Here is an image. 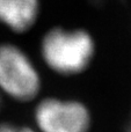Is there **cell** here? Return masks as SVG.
Here are the masks:
<instances>
[{"instance_id": "8992f818", "label": "cell", "mask_w": 131, "mask_h": 132, "mask_svg": "<svg viewBox=\"0 0 131 132\" xmlns=\"http://www.w3.org/2000/svg\"><path fill=\"white\" fill-rule=\"evenodd\" d=\"M128 132H131V121H130V124H129V128H128Z\"/></svg>"}, {"instance_id": "5b68a950", "label": "cell", "mask_w": 131, "mask_h": 132, "mask_svg": "<svg viewBox=\"0 0 131 132\" xmlns=\"http://www.w3.org/2000/svg\"><path fill=\"white\" fill-rule=\"evenodd\" d=\"M0 132H34L27 126H19L14 124H2L0 125Z\"/></svg>"}, {"instance_id": "7a4b0ae2", "label": "cell", "mask_w": 131, "mask_h": 132, "mask_svg": "<svg viewBox=\"0 0 131 132\" xmlns=\"http://www.w3.org/2000/svg\"><path fill=\"white\" fill-rule=\"evenodd\" d=\"M39 74L28 55L14 44L0 45V89L16 101H29L38 94Z\"/></svg>"}, {"instance_id": "6da1fadb", "label": "cell", "mask_w": 131, "mask_h": 132, "mask_svg": "<svg viewBox=\"0 0 131 132\" xmlns=\"http://www.w3.org/2000/svg\"><path fill=\"white\" fill-rule=\"evenodd\" d=\"M94 41L83 29L53 28L44 35L41 55L56 73L72 75L83 72L94 56Z\"/></svg>"}, {"instance_id": "3957f363", "label": "cell", "mask_w": 131, "mask_h": 132, "mask_svg": "<svg viewBox=\"0 0 131 132\" xmlns=\"http://www.w3.org/2000/svg\"><path fill=\"white\" fill-rule=\"evenodd\" d=\"M35 121L42 132H87L91 125L89 112L83 103L56 97L37 104Z\"/></svg>"}, {"instance_id": "277c9868", "label": "cell", "mask_w": 131, "mask_h": 132, "mask_svg": "<svg viewBox=\"0 0 131 132\" xmlns=\"http://www.w3.org/2000/svg\"><path fill=\"white\" fill-rule=\"evenodd\" d=\"M39 0H0V23L15 32H24L35 24Z\"/></svg>"}]
</instances>
